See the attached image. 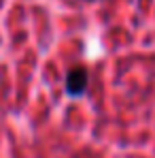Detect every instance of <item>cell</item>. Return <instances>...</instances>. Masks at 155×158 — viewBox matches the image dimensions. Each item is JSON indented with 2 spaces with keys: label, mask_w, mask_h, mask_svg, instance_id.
<instances>
[{
  "label": "cell",
  "mask_w": 155,
  "mask_h": 158,
  "mask_svg": "<svg viewBox=\"0 0 155 158\" xmlns=\"http://www.w3.org/2000/svg\"><path fill=\"white\" fill-rule=\"evenodd\" d=\"M87 83H89L87 71H85L83 66H77V69H72V71L68 73V77H66V92H68L70 96H81V94H85Z\"/></svg>",
  "instance_id": "6da1fadb"
},
{
  "label": "cell",
  "mask_w": 155,
  "mask_h": 158,
  "mask_svg": "<svg viewBox=\"0 0 155 158\" xmlns=\"http://www.w3.org/2000/svg\"><path fill=\"white\" fill-rule=\"evenodd\" d=\"M87 2H98V0H87Z\"/></svg>",
  "instance_id": "7a4b0ae2"
}]
</instances>
